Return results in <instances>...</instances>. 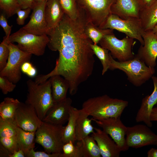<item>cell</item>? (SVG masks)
Wrapping results in <instances>:
<instances>
[{
	"mask_svg": "<svg viewBox=\"0 0 157 157\" xmlns=\"http://www.w3.org/2000/svg\"><path fill=\"white\" fill-rule=\"evenodd\" d=\"M128 105L126 101L105 94L88 99L83 103L81 109L93 118L99 119L121 116Z\"/></svg>",
	"mask_w": 157,
	"mask_h": 157,
	"instance_id": "7a4b0ae2",
	"label": "cell"
},
{
	"mask_svg": "<svg viewBox=\"0 0 157 157\" xmlns=\"http://www.w3.org/2000/svg\"><path fill=\"white\" fill-rule=\"evenodd\" d=\"M150 119L151 121H157V107L153 108L150 116Z\"/></svg>",
	"mask_w": 157,
	"mask_h": 157,
	"instance_id": "f6af8a7d",
	"label": "cell"
},
{
	"mask_svg": "<svg viewBox=\"0 0 157 157\" xmlns=\"http://www.w3.org/2000/svg\"><path fill=\"white\" fill-rule=\"evenodd\" d=\"M91 136L96 142L103 157H119L121 151L109 135L100 128H94Z\"/></svg>",
	"mask_w": 157,
	"mask_h": 157,
	"instance_id": "ac0fdd59",
	"label": "cell"
},
{
	"mask_svg": "<svg viewBox=\"0 0 157 157\" xmlns=\"http://www.w3.org/2000/svg\"><path fill=\"white\" fill-rule=\"evenodd\" d=\"M134 39L127 36L121 40L117 38L113 33L105 35L99 41L100 46L110 51L114 59L119 62L133 58L135 55L132 48L135 44Z\"/></svg>",
	"mask_w": 157,
	"mask_h": 157,
	"instance_id": "9c48e42d",
	"label": "cell"
},
{
	"mask_svg": "<svg viewBox=\"0 0 157 157\" xmlns=\"http://www.w3.org/2000/svg\"><path fill=\"white\" fill-rule=\"evenodd\" d=\"M50 78L52 96L54 102H58L66 98L69 88L67 81L59 75L53 76Z\"/></svg>",
	"mask_w": 157,
	"mask_h": 157,
	"instance_id": "603a6c76",
	"label": "cell"
},
{
	"mask_svg": "<svg viewBox=\"0 0 157 157\" xmlns=\"http://www.w3.org/2000/svg\"><path fill=\"white\" fill-rule=\"evenodd\" d=\"M64 12L70 18L76 19L80 15L77 0H58Z\"/></svg>",
	"mask_w": 157,
	"mask_h": 157,
	"instance_id": "4dcf8cb0",
	"label": "cell"
},
{
	"mask_svg": "<svg viewBox=\"0 0 157 157\" xmlns=\"http://www.w3.org/2000/svg\"><path fill=\"white\" fill-rule=\"evenodd\" d=\"M16 136L19 148L24 151L26 157L35 147V132L27 131L18 127Z\"/></svg>",
	"mask_w": 157,
	"mask_h": 157,
	"instance_id": "d4e9b609",
	"label": "cell"
},
{
	"mask_svg": "<svg viewBox=\"0 0 157 157\" xmlns=\"http://www.w3.org/2000/svg\"><path fill=\"white\" fill-rule=\"evenodd\" d=\"M116 0H77L79 10L87 22L99 27L111 14L110 9Z\"/></svg>",
	"mask_w": 157,
	"mask_h": 157,
	"instance_id": "ba28073f",
	"label": "cell"
},
{
	"mask_svg": "<svg viewBox=\"0 0 157 157\" xmlns=\"http://www.w3.org/2000/svg\"><path fill=\"white\" fill-rule=\"evenodd\" d=\"M139 19L145 32L153 29L157 23V0L149 7L140 11Z\"/></svg>",
	"mask_w": 157,
	"mask_h": 157,
	"instance_id": "cb8c5ba5",
	"label": "cell"
},
{
	"mask_svg": "<svg viewBox=\"0 0 157 157\" xmlns=\"http://www.w3.org/2000/svg\"><path fill=\"white\" fill-rule=\"evenodd\" d=\"M72 103V99L67 97L59 101L54 102L42 121L51 124L63 125L68 121Z\"/></svg>",
	"mask_w": 157,
	"mask_h": 157,
	"instance_id": "9a60e30c",
	"label": "cell"
},
{
	"mask_svg": "<svg viewBox=\"0 0 157 157\" xmlns=\"http://www.w3.org/2000/svg\"><path fill=\"white\" fill-rule=\"evenodd\" d=\"M10 36H5L0 44V71L6 66L8 58L9 50L8 44L9 42L8 38Z\"/></svg>",
	"mask_w": 157,
	"mask_h": 157,
	"instance_id": "d6a6232c",
	"label": "cell"
},
{
	"mask_svg": "<svg viewBox=\"0 0 157 157\" xmlns=\"http://www.w3.org/2000/svg\"><path fill=\"white\" fill-rule=\"evenodd\" d=\"M26 84L28 93L25 103L34 108L38 117L42 120L54 103L51 78L41 84L29 79L26 81Z\"/></svg>",
	"mask_w": 157,
	"mask_h": 157,
	"instance_id": "3957f363",
	"label": "cell"
},
{
	"mask_svg": "<svg viewBox=\"0 0 157 157\" xmlns=\"http://www.w3.org/2000/svg\"><path fill=\"white\" fill-rule=\"evenodd\" d=\"M147 125H135L127 127L126 141L129 147L138 148L146 146L157 145V135Z\"/></svg>",
	"mask_w": 157,
	"mask_h": 157,
	"instance_id": "7c38bea8",
	"label": "cell"
},
{
	"mask_svg": "<svg viewBox=\"0 0 157 157\" xmlns=\"http://www.w3.org/2000/svg\"><path fill=\"white\" fill-rule=\"evenodd\" d=\"M141 10L137 0H116L110 9L111 14L124 19L132 18L139 19V14Z\"/></svg>",
	"mask_w": 157,
	"mask_h": 157,
	"instance_id": "d6986e66",
	"label": "cell"
},
{
	"mask_svg": "<svg viewBox=\"0 0 157 157\" xmlns=\"http://www.w3.org/2000/svg\"><path fill=\"white\" fill-rule=\"evenodd\" d=\"M91 47L95 55L101 61L103 67L102 75H104L110 68V56L109 50L97 44L93 43L90 44Z\"/></svg>",
	"mask_w": 157,
	"mask_h": 157,
	"instance_id": "f1b7e54d",
	"label": "cell"
},
{
	"mask_svg": "<svg viewBox=\"0 0 157 157\" xmlns=\"http://www.w3.org/2000/svg\"><path fill=\"white\" fill-rule=\"evenodd\" d=\"M62 152L61 157H80L76 144L71 141L64 144Z\"/></svg>",
	"mask_w": 157,
	"mask_h": 157,
	"instance_id": "836d02e7",
	"label": "cell"
},
{
	"mask_svg": "<svg viewBox=\"0 0 157 157\" xmlns=\"http://www.w3.org/2000/svg\"><path fill=\"white\" fill-rule=\"evenodd\" d=\"M157 35V34H156Z\"/></svg>",
	"mask_w": 157,
	"mask_h": 157,
	"instance_id": "681fc988",
	"label": "cell"
},
{
	"mask_svg": "<svg viewBox=\"0 0 157 157\" xmlns=\"http://www.w3.org/2000/svg\"><path fill=\"white\" fill-rule=\"evenodd\" d=\"M61 153H49L46 152L35 151L31 149L26 156L27 157H61Z\"/></svg>",
	"mask_w": 157,
	"mask_h": 157,
	"instance_id": "f35d334b",
	"label": "cell"
},
{
	"mask_svg": "<svg viewBox=\"0 0 157 157\" xmlns=\"http://www.w3.org/2000/svg\"><path fill=\"white\" fill-rule=\"evenodd\" d=\"M76 144L80 157H100L101 156L99 148L91 135L77 141Z\"/></svg>",
	"mask_w": 157,
	"mask_h": 157,
	"instance_id": "7402d4cb",
	"label": "cell"
},
{
	"mask_svg": "<svg viewBox=\"0 0 157 157\" xmlns=\"http://www.w3.org/2000/svg\"><path fill=\"white\" fill-rule=\"evenodd\" d=\"M21 8L24 9L28 8L32 9L35 3L34 0H17Z\"/></svg>",
	"mask_w": 157,
	"mask_h": 157,
	"instance_id": "60d3db41",
	"label": "cell"
},
{
	"mask_svg": "<svg viewBox=\"0 0 157 157\" xmlns=\"http://www.w3.org/2000/svg\"><path fill=\"white\" fill-rule=\"evenodd\" d=\"M22 72L30 77L35 76L37 74L36 69L29 61L24 62L21 67Z\"/></svg>",
	"mask_w": 157,
	"mask_h": 157,
	"instance_id": "74e56055",
	"label": "cell"
},
{
	"mask_svg": "<svg viewBox=\"0 0 157 157\" xmlns=\"http://www.w3.org/2000/svg\"><path fill=\"white\" fill-rule=\"evenodd\" d=\"M10 153L3 145L0 144V157H8L10 154Z\"/></svg>",
	"mask_w": 157,
	"mask_h": 157,
	"instance_id": "ee69618b",
	"label": "cell"
},
{
	"mask_svg": "<svg viewBox=\"0 0 157 157\" xmlns=\"http://www.w3.org/2000/svg\"><path fill=\"white\" fill-rule=\"evenodd\" d=\"M144 44L141 45L136 55L148 66L154 67L156 65L157 35L151 31L145 32Z\"/></svg>",
	"mask_w": 157,
	"mask_h": 157,
	"instance_id": "2e32d148",
	"label": "cell"
},
{
	"mask_svg": "<svg viewBox=\"0 0 157 157\" xmlns=\"http://www.w3.org/2000/svg\"><path fill=\"white\" fill-rule=\"evenodd\" d=\"M8 47V58L5 67L0 71V76L7 77L16 84L21 78L22 65L25 62L30 61L32 54L22 51L13 43L9 42Z\"/></svg>",
	"mask_w": 157,
	"mask_h": 157,
	"instance_id": "30bf717a",
	"label": "cell"
},
{
	"mask_svg": "<svg viewBox=\"0 0 157 157\" xmlns=\"http://www.w3.org/2000/svg\"><path fill=\"white\" fill-rule=\"evenodd\" d=\"M9 42H17L18 48L26 53L37 56L43 55L49 41L47 35H37L27 32L22 28L10 35Z\"/></svg>",
	"mask_w": 157,
	"mask_h": 157,
	"instance_id": "8992f818",
	"label": "cell"
},
{
	"mask_svg": "<svg viewBox=\"0 0 157 157\" xmlns=\"http://www.w3.org/2000/svg\"><path fill=\"white\" fill-rule=\"evenodd\" d=\"M86 21L80 12L75 19L65 14L59 24L49 31L47 46L52 51H58L59 57L51 71L36 77V83H42L53 76L60 75L67 81L69 94L73 95L80 85L90 77L95 60L90 46L93 43L85 32Z\"/></svg>",
	"mask_w": 157,
	"mask_h": 157,
	"instance_id": "6da1fadb",
	"label": "cell"
},
{
	"mask_svg": "<svg viewBox=\"0 0 157 157\" xmlns=\"http://www.w3.org/2000/svg\"><path fill=\"white\" fill-rule=\"evenodd\" d=\"M0 8L8 17L16 14L17 10L21 8L17 0H0Z\"/></svg>",
	"mask_w": 157,
	"mask_h": 157,
	"instance_id": "1f68e13d",
	"label": "cell"
},
{
	"mask_svg": "<svg viewBox=\"0 0 157 157\" xmlns=\"http://www.w3.org/2000/svg\"><path fill=\"white\" fill-rule=\"evenodd\" d=\"M0 144L11 154L19 149L16 136L10 137H0Z\"/></svg>",
	"mask_w": 157,
	"mask_h": 157,
	"instance_id": "e575fe53",
	"label": "cell"
},
{
	"mask_svg": "<svg viewBox=\"0 0 157 157\" xmlns=\"http://www.w3.org/2000/svg\"><path fill=\"white\" fill-rule=\"evenodd\" d=\"M121 116L99 119L92 118L91 119L111 137L121 151H126L129 148L125 137L127 127L122 122Z\"/></svg>",
	"mask_w": 157,
	"mask_h": 157,
	"instance_id": "8fae6325",
	"label": "cell"
},
{
	"mask_svg": "<svg viewBox=\"0 0 157 157\" xmlns=\"http://www.w3.org/2000/svg\"><path fill=\"white\" fill-rule=\"evenodd\" d=\"M142 10L149 7L156 0H137Z\"/></svg>",
	"mask_w": 157,
	"mask_h": 157,
	"instance_id": "b9f144b4",
	"label": "cell"
},
{
	"mask_svg": "<svg viewBox=\"0 0 157 157\" xmlns=\"http://www.w3.org/2000/svg\"><path fill=\"white\" fill-rule=\"evenodd\" d=\"M85 31L87 36L95 44L99 43L106 35L113 33V30L101 29L92 23L87 21L85 25Z\"/></svg>",
	"mask_w": 157,
	"mask_h": 157,
	"instance_id": "4316f807",
	"label": "cell"
},
{
	"mask_svg": "<svg viewBox=\"0 0 157 157\" xmlns=\"http://www.w3.org/2000/svg\"><path fill=\"white\" fill-rule=\"evenodd\" d=\"M109 69L124 72L128 80L134 86L139 87L149 80L155 73L154 68L147 66L136 55L132 59L123 62L115 60L110 53Z\"/></svg>",
	"mask_w": 157,
	"mask_h": 157,
	"instance_id": "277c9868",
	"label": "cell"
},
{
	"mask_svg": "<svg viewBox=\"0 0 157 157\" xmlns=\"http://www.w3.org/2000/svg\"><path fill=\"white\" fill-rule=\"evenodd\" d=\"M26 157L24 151L21 149L15 151L13 153L9 155V157Z\"/></svg>",
	"mask_w": 157,
	"mask_h": 157,
	"instance_id": "7bdbcfd3",
	"label": "cell"
},
{
	"mask_svg": "<svg viewBox=\"0 0 157 157\" xmlns=\"http://www.w3.org/2000/svg\"><path fill=\"white\" fill-rule=\"evenodd\" d=\"M65 126L43 122L35 132V142L49 153H61Z\"/></svg>",
	"mask_w": 157,
	"mask_h": 157,
	"instance_id": "5b68a950",
	"label": "cell"
},
{
	"mask_svg": "<svg viewBox=\"0 0 157 157\" xmlns=\"http://www.w3.org/2000/svg\"><path fill=\"white\" fill-rule=\"evenodd\" d=\"M48 0H34L35 2H40L44 1H47Z\"/></svg>",
	"mask_w": 157,
	"mask_h": 157,
	"instance_id": "c3c4849f",
	"label": "cell"
},
{
	"mask_svg": "<svg viewBox=\"0 0 157 157\" xmlns=\"http://www.w3.org/2000/svg\"><path fill=\"white\" fill-rule=\"evenodd\" d=\"M14 118L18 127L30 132H36L42 122L32 106L22 102L15 111Z\"/></svg>",
	"mask_w": 157,
	"mask_h": 157,
	"instance_id": "4fadbf2b",
	"label": "cell"
},
{
	"mask_svg": "<svg viewBox=\"0 0 157 157\" xmlns=\"http://www.w3.org/2000/svg\"><path fill=\"white\" fill-rule=\"evenodd\" d=\"M151 31L155 34H157V23Z\"/></svg>",
	"mask_w": 157,
	"mask_h": 157,
	"instance_id": "7dc6e473",
	"label": "cell"
},
{
	"mask_svg": "<svg viewBox=\"0 0 157 157\" xmlns=\"http://www.w3.org/2000/svg\"><path fill=\"white\" fill-rule=\"evenodd\" d=\"M99 28L103 29L116 30L124 33L127 36L137 40L141 45L144 44L143 37L145 31L140 19L132 18L124 19L116 15L111 14Z\"/></svg>",
	"mask_w": 157,
	"mask_h": 157,
	"instance_id": "52a82bcc",
	"label": "cell"
},
{
	"mask_svg": "<svg viewBox=\"0 0 157 157\" xmlns=\"http://www.w3.org/2000/svg\"><path fill=\"white\" fill-rule=\"evenodd\" d=\"M151 78L154 86V90L151 94L142 99L135 119L136 122H143L149 127L152 126L150 115L154 106L157 103V76H153Z\"/></svg>",
	"mask_w": 157,
	"mask_h": 157,
	"instance_id": "e0dca14e",
	"label": "cell"
},
{
	"mask_svg": "<svg viewBox=\"0 0 157 157\" xmlns=\"http://www.w3.org/2000/svg\"><path fill=\"white\" fill-rule=\"evenodd\" d=\"M148 157H157V149L152 148L147 152Z\"/></svg>",
	"mask_w": 157,
	"mask_h": 157,
	"instance_id": "bcb514c9",
	"label": "cell"
},
{
	"mask_svg": "<svg viewBox=\"0 0 157 157\" xmlns=\"http://www.w3.org/2000/svg\"><path fill=\"white\" fill-rule=\"evenodd\" d=\"M47 1L35 2L28 22L22 27L28 33L37 35H47L49 31L44 14Z\"/></svg>",
	"mask_w": 157,
	"mask_h": 157,
	"instance_id": "5bb4252c",
	"label": "cell"
},
{
	"mask_svg": "<svg viewBox=\"0 0 157 157\" xmlns=\"http://www.w3.org/2000/svg\"><path fill=\"white\" fill-rule=\"evenodd\" d=\"M16 87L15 84L5 76H0V89L3 93L6 94L12 92Z\"/></svg>",
	"mask_w": 157,
	"mask_h": 157,
	"instance_id": "d590c367",
	"label": "cell"
},
{
	"mask_svg": "<svg viewBox=\"0 0 157 157\" xmlns=\"http://www.w3.org/2000/svg\"><path fill=\"white\" fill-rule=\"evenodd\" d=\"M0 25L3 28L6 36H10L12 27L8 24L5 15L3 13L1 14L0 16Z\"/></svg>",
	"mask_w": 157,
	"mask_h": 157,
	"instance_id": "ab89813d",
	"label": "cell"
},
{
	"mask_svg": "<svg viewBox=\"0 0 157 157\" xmlns=\"http://www.w3.org/2000/svg\"><path fill=\"white\" fill-rule=\"evenodd\" d=\"M20 102L18 99L6 97L0 104V118L3 119L13 118Z\"/></svg>",
	"mask_w": 157,
	"mask_h": 157,
	"instance_id": "83f0119b",
	"label": "cell"
},
{
	"mask_svg": "<svg viewBox=\"0 0 157 157\" xmlns=\"http://www.w3.org/2000/svg\"><path fill=\"white\" fill-rule=\"evenodd\" d=\"M79 110L71 106L68 123L65 127L63 138L64 144L70 141L74 142L76 141L75 137V128L77 117Z\"/></svg>",
	"mask_w": 157,
	"mask_h": 157,
	"instance_id": "484cf974",
	"label": "cell"
},
{
	"mask_svg": "<svg viewBox=\"0 0 157 157\" xmlns=\"http://www.w3.org/2000/svg\"><path fill=\"white\" fill-rule=\"evenodd\" d=\"M18 126L14 117L0 118V137H10L16 135Z\"/></svg>",
	"mask_w": 157,
	"mask_h": 157,
	"instance_id": "f546056e",
	"label": "cell"
},
{
	"mask_svg": "<svg viewBox=\"0 0 157 157\" xmlns=\"http://www.w3.org/2000/svg\"><path fill=\"white\" fill-rule=\"evenodd\" d=\"M31 8H30L22 9L19 8L17 11L16 14L17 17L16 19L17 24L19 25L24 24L26 19L28 17L31 12Z\"/></svg>",
	"mask_w": 157,
	"mask_h": 157,
	"instance_id": "8d00e7d4",
	"label": "cell"
},
{
	"mask_svg": "<svg viewBox=\"0 0 157 157\" xmlns=\"http://www.w3.org/2000/svg\"><path fill=\"white\" fill-rule=\"evenodd\" d=\"M64 14L58 0H48L47 1L44 14L49 32L59 24Z\"/></svg>",
	"mask_w": 157,
	"mask_h": 157,
	"instance_id": "ffe728a7",
	"label": "cell"
},
{
	"mask_svg": "<svg viewBox=\"0 0 157 157\" xmlns=\"http://www.w3.org/2000/svg\"><path fill=\"white\" fill-rule=\"evenodd\" d=\"M81 109L79 110L75 128L76 141L81 140L94 132V127L91 124L92 119Z\"/></svg>",
	"mask_w": 157,
	"mask_h": 157,
	"instance_id": "44dd1931",
	"label": "cell"
}]
</instances>
